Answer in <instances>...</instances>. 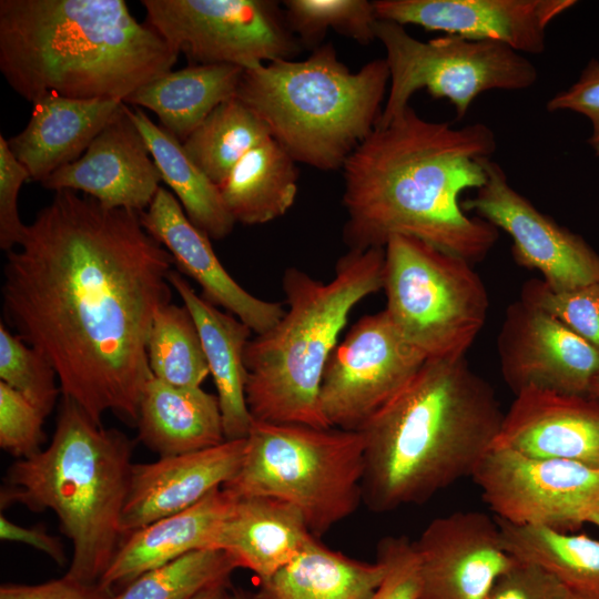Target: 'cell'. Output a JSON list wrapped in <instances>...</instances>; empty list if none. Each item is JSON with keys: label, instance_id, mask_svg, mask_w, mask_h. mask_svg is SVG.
Here are the masks:
<instances>
[{"label": "cell", "instance_id": "1", "mask_svg": "<svg viewBox=\"0 0 599 599\" xmlns=\"http://www.w3.org/2000/svg\"><path fill=\"white\" fill-rule=\"evenodd\" d=\"M172 264L138 212L71 190L57 191L7 253L4 319L97 425L109 410L136 424L152 377L148 338L156 311L171 303Z\"/></svg>", "mask_w": 599, "mask_h": 599}, {"label": "cell", "instance_id": "2", "mask_svg": "<svg viewBox=\"0 0 599 599\" xmlns=\"http://www.w3.org/2000/svg\"><path fill=\"white\" fill-rule=\"evenodd\" d=\"M496 149L485 123L453 128L423 119L410 105L375 128L342 167L348 250L384 248L402 235L471 264L484 260L498 229L469 216L460 196L485 183V163Z\"/></svg>", "mask_w": 599, "mask_h": 599}, {"label": "cell", "instance_id": "3", "mask_svg": "<svg viewBox=\"0 0 599 599\" xmlns=\"http://www.w3.org/2000/svg\"><path fill=\"white\" fill-rule=\"evenodd\" d=\"M504 414L465 357L429 359L359 432L363 504L377 514L420 505L473 476Z\"/></svg>", "mask_w": 599, "mask_h": 599}, {"label": "cell", "instance_id": "4", "mask_svg": "<svg viewBox=\"0 0 599 599\" xmlns=\"http://www.w3.org/2000/svg\"><path fill=\"white\" fill-rule=\"evenodd\" d=\"M177 58L124 0L0 1V71L30 103L47 92L124 102Z\"/></svg>", "mask_w": 599, "mask_h": 599}, {"label": "cell", "instance_id": "5", "mask_svg": "<svg viewBox=\"0 0 599 599\" xmlns=\"http://www.w3.org/2000/svg\"><path fill=\"white\" fill-rule=\"evenodd\" d=\"M134 443L97 425L63 397L50 445L14 461L0 491L1 508L19 504L51 510L72 545L67 576L98 583L124 539L121 520Z\"/></svg>", "mask_w": 599, "mask_h": 599}, {"label": "cell", "instance_id": "6", "mask_svg": "<svg viewBox=\"0 0 599 599\" xmlns=\"http://www.w3.org/2000/svg\"><path fill=\"white\" fill-rule=\"evenodd\" d=\"M385 248L348 250L329 282L290 267L282 278L288 309L244 353L245 398L253 420L329 428L322 377L349 313L383 290Z\"/></svg>", "mask_w": 599, "mask_h": 599}, {"label": "cell", "instance_id": "7", "mask_svg": "<svg viewBox=\"0 0 599 599\" xmlns=\"http://www.w3.org/2000/svg\"><path fill=\"white\" fill-rule=\"evenodd\" d=\"M388 85L385 58L352 72L328 42L305 60L245 69L235 97L296 162L332 171L342 169L375 129Z\"/></svg>", "mask_w": 599, "mask_h": 599}, {"label": "cell", "instance_id": "8", "mask_svg": "<svg viewBox=\"0 0 599 599\" xmlns=\"http://www.w3.org/2000/svg\"><path fill=\"white\" fill-rule=\"evenodd\" d=\"M363 475L361 432L253 420L242 466L222 488L291 504L319 538L363 502Z\"/></svg>", "mask_w": 599, "mask_h": 599}, {"label": "cell", "instance_id": "9", "mask_svg": "<svg viewBox=\"0 0 599 599\" xmlns=\"http://www.w3.org/2000/svg\"><path fill=\"white\" fill-rule=\"evenodd\" d=\"M384 248V309L394 326L427 361L465 357L489 309L473 264L409 236Z\"/></svg>", "mask_w": 599, "mask_h": 599}, {"label": "cell", "instance_id": "10", "mask_svg": "<svg viewBox=\"0 0 599 599\" xmlns=\"http://www.w3.org/2000/svg\"><path fill=\"white\" fill-rule=\"evenodd\" d=\"M375 32L389 70L388 94L375 128L403 113L420 89L435 99H447L460 120L484 92L524 90L538 79L534 63L500 42L448 34L422 41L387 20H378Z\"/></svg>", "mask_w": 599, "mask_h": 599}, {"label": "cell", "instance_id": "11", "mask_svg": "<svg viewBox=\"0 0 599 599\" xmlns=\"http://www.w3.org/2000/svg\"><path fill=\"white\" fill-rule=\"evenodd\" d=\"M145 22L191 64L245 69L293 59L301 43L280 2L271 0H142Z\"/></svg>", "mask_w": 599, "mask_h": 599}, {"label": "cell", "instance_id": "12", "mask_svg": "<svg viewBox=\"0 0 599 599\" xmlns=\"http://www.w3.org/2000/svg\"><path fill=\"white\" fill-rule=\"evenodd\" d=\"M471 478L495 517L572 532L599 509V468L493 447Z\"/></svg>", "mask_w": 599, "mask_h": 599}, {"label": "cell", "instance_id": "13", "mask_svg": "<svg viewBox=\"0 0 599 599\" xmlns=\"http://www.w3.org/2000/svg\"><path fill=\"white\" fill-rule=\"evenodd\" d=\"M426 361L385 309L359 318L336 345L323 373L319 403L326 422L359 432Z\"/></svg>", "mask_w": 599, "mask_h": 599}, {"label": "cell", "instance_id": "14", "mask_svg": "<svg viewBox=\"0 0 599 599\" xmlns=\"http://www.w3.org/2000/svg\"><path fill=\"white\" fill-rule=\"evenodd\" d=\"M486 181L461 202L511 238L516 263L541 274L555 291H570L599 281V254L578 234L558 224L515 190L502 167L485 163Z\"/></svg>", "mask_w": 599, "mask_h": 599}, {"label": "cell", "instance_id": "15", "mask_svg": "<svg viewBox=\"0 0 599 599\" xmlns=\"http://www.w3.org/2000/svg\"><path fill=\"white\" fill-rule=\"evenodd\" d=\"M504 382L516 395L541 388L589 395L599 352L561 319L524 300L510 304L497 337Z\"/></svg>", "mask_w": 599, "mask_h": 599}, {"label": "cell", "instance_id": "16", "mask_svg": "<svg viewBox=\"0 0 599 599\" xmlns=\"http://www.w3.org/2000/svg\"><path fill=\"white\" fill-rule=\"evenodd\" d=\"M414 545L420 599H487L518 561L505 549L496 518L476 510L433 519Z\"/></svg>", "mask_w": 599, "mask_h": 599}, {"label": "cell", "instance_id": "17", "mask_svg": "<svg viewBox=\"0 0 599 599\" xmlns=\"http://www.w3.org/2000/svg\"><path fill=\"white\" fill-rule=\"evenodd\" d=\"M575 0H376L378 20L419 26L470 40L504 43L518 52L539 54L546 29Z\"/></svg>", "mask_w": 599, "mask_h": 599}, {"label": "cell", "instance_id": "18", "mask_svg": "<svg viewBox=\"0 0 599 599\" xmlns=\"http://www.w3.org/2000/svg\"><path fill=\"white\" fill-rule=\"evenodd\" d=\"M161 174L126 104L77 161L57 170L41 185L71 190L105 207L145 211L161 187Z\"/></svg>", "mask_w": 599, "mask_h": 599}, {"label": "cell", "instance_id": "19", "mask_svg": "<svg viewBox=\"0 0 599 599\" xmlns=\"http://www.w3.org/2000/svg\"><path fill=\"white\" fill-rule=\"evenodd\" d=\"M493 447L599 468V399L541 388L515 395Z\"/></svg>", "mask_w": 599, "mask_h": 599}, {"label": "cell", "instance_id": "20", "mask_svg": "<svg viewBox=\"0 0 599 599\" xmlns=\"http://www.w3.org/2000/svg\"><path fill=\"white\" fill-rule=\"evenodd\" d=\"M139 215L145 231L169 251L177 268L201 286L202 296L241 319L253 333L267 332L285 314L282 304L252 295L229 274L210 237L189 220L170 191L160 187Z\"/></svg>", "mask_w": 599, "mask_h": 599}, {"label": "cell", "instance_id": "21", "mask_svg": "<svg viewBox=\"0 0 599 599\" xmlns=\"http://www.w3.org/2000/svg\"><path fill=\"white\" fill-rule=\"evenodd\" d=\"M246 438L197 451L133 464L121 527L123 536L195 505L223 487L242 466Z\"/></svg>", "mask_w": 599, "mask_h": 599}, {"label": "cell", "instance_id": "22", "mask_svg": "<svg viewBox=\"0 0 599 599\" xmlns=\"http://www.w3.org/2000/svg\"><path fill=\"white\" fill-rule=\"evenodd\" d=\"M31 104L26 128L7 141L30 179L41 184L57 170L82 156L120 111L123 101L72 99L47 92Z\"/></svg>", "mask_w": 599, "mask_h": 599}, {"label": "cell", "instance_id": "23", "mask_svg": "<svg viewBox=\"0 0 599 599\" xmlns=\"http://www.w3.org/2000/svg\"><path fill=\"white\" fill-rule=\"evenodd\" d=\"M232 500L221 487L190 508L126 535L98 583L113 595L149 570L195 550L215 549Z\"/></svg>", "mask_w": 599, "mask_h": 599}, {"label": "cell", "instance_id": "24", "mask_svg": "<svg viewBox=\"0 0 599 599\" xmlns=\"http://www.w3.org/2000/svg\"><path fill=\"white\" fill-rule=\"evenodd\" d=\"M313 537L291 504L268 496H233L214 548L264 581L291 562Z\"/></svg>", "mask_w": 599, "mask_h": 599}, {"label": "cell", "instance_id": "25", "mask_svg": "<svg viewBox=\"0 0 599 599\" xmlns=\"http://www.w3.org/2000/svg\"><path fill=\"white\" fill-rule=\"evenodd\" d=\"M169 282L191 313L217 392L226 440L246 438L253 424L245 398V347L252 329L224 313L191 287L177 271Z\"/></svg>", "mask_w": 599, "mask_h": 599}, {"label": "cell", "instance_id": "26", "mask_svg": "<svg viewBox=\"0 0 599 599\" xmlns=\"http://www.w3.org/2000/svg\"><path fill=\"white\" fill-rule=\"evenodd\" d=\"M139 440L160 457L197 451L225 441L216 395L202 387H179L153 375L136 420Z\"/></svg>", "mask_w": 599, "mask_h": 599}, {"label": "cell", "instance_id": "27", "mask_svg": "<svg viewBox=\"0 0 599 599\" xmlns=\"http://www.w3.org/2000/svg\"><path fill=\"white\" fill-rule=\"evenodd\" d=\"M243 71L232 64H190L146 83L124 103L154 112L160 125L183 143L215 108L235 97Z\"/></svg>", "mask_w": 599, "mask_h": 599}, {"label": "cell", "instance_id": "28", "mask_svg": "<svg viewBox=\"0 0 599 599\" xmlns=\"http://www.w3.org/2000/svg\"><path fill=\"white\" fill-rule=\"evenodd\" d=\"M385 571L379 559L361 561L313 537L291 562L260 581L252 595L253 599H369Z\"/></svg>", "mask_w": 599, "mask_h": 599}, {"label": "cell", "instance_id": "29", "mask_svg": "<svg viewBox=\"0 0 599 599\" xmlns=\"http://www.w3.org/2000/svg\"><path fill=\"white\" fill-rule=\"evenodd\" d=\"M296 163L272 138L245 154L219 186L234 221L257 225L283 216L297 194Z\"/></svg>", "mask_w": 599, "mask_h": 599}, {"label": "cell", "instance_id": "30", "mask_svg": "<svg viewBox=\"0 0 599 599\" xmlns=\"http://www.w3.org/2000/svg\"><path fill=\"white\" fill-rule=\"evenodd\" d=\"M126 110L142 134L162 181L175 194L189 220L210 238L231 234L234 219L226 210L220 189L190 159L182 143L155 124L143 109Z\"/></svg>", "mask_w": 599, "mask_h": 599}, {"label": "cell", "instance_id": "31", "mask_svg": "<svg viewBox=\"0 0 599 599\" xmlns=\"http://www.w3.org/2000/svg\"><path fill=\"white\" fill-rule=\"evenodd\" d=\"M495 518L511 556L550 572L576 599H599V540Z\"/></svg>", "mask_w": 599, "mask_h": 599}, {"label": "cell", "instance_id": "32", "mask_svg": "<svg viewBox=\"0 0 599 599\" xmlns=\"http://www.w3.org/2000/svg\"><path fill=\"white\" fill-rule=\"evenodd\" d=\"M270 138L263 120L234 97L215 108L182 145L196 166L220 186L245 154Z\"/></svg>", "mask_w": 599, "mask_h": 599}, {"label": "cell", "instance_id": "33", "mask_svg": "<svg viewBox=\"0 0 599 599\" xmlns=\"http://www.w3.org/2000/svg\"><path fill=\"white\" fill-rule=\"evenodd\" d=\"M146 352L152 375L166 384L201 387L210 374L200 334L185 305L169 303L156 311Z\"/></svg>", "mask_w": 599, "mask_h": 599}, {"label": "cell", "instance_id": "34", "mask_svg": "<svg viewBox=\"0 0 599 599\" xmlns=\"http://www.w3.org/2000/svg\"><path fill=\"white\" fill-rule=\"evenodd\" d=\"M235 569L223 550H195L142 573L108 599H190L207 588L230 585Z\"/></svg>", "mask_w": 599, "mask_h": 599}, {"label": "cell", "instance_id": "35", "mask_svg": "<svg viewBox=\"0 0 599 599\" xmlns=\"http://www.w3.org/2000/svg\"><path fill=\"white\" fill-rule=\"evenodd\" d=\"M286 23L302 47H319L328 29L361 44L376 40L378 21L374 1L367 0H286Z\"/></svg>", "mask_w": 599, "mask_h": 599}, {"label": "cell", "instance_id": "36", "mask_svg": "<svg viewBox=\"0 0 599 599\" xmlns=\"http://www.w3.org/2000/svg\"><path fill=\"white\" fill-rule=\"evenodd\" d=\"M57 373L33 347L0 324V382H3L47 417L58 395Z\"/></svg>", "mask_w": 599, "mask_h": 599}, {"label": "cell", "instance_id": "37", "mask_svg": "<svg viewBox=\"0 0 599 599\" xmlns=\"http://www.w3.org/2000/svg\"><path fill=\"white\" fill-rule=\"evenodd\" d=\"M520 300L550 312L599 352V281L555 291L541 278H531L522 285Z\"/></svg>", "mask_w": 599, "mask_h": 599}, {"label": "cell", "instance_id": "38", "mask_svg": "<svg viewBox=\"0 0 599 599\" xmlns=\"http://www.w3.org/2000/svg\"><path fill=\"white\" fill-rule=\"evenodd\" d=\"M44 416L20 393L0 382V447L24 459L40 453Z\"/></svg>", "mask_w": 599, "mask_h": 599}, {"label": "cell", "instance_id": "39", "mask_svg": "<svg viewBox=\"0 0 599 599\" xmlns=\"http://www.w3.org/2000/svg\"><path fill=\"white\" fill-rule=\"evenodd\" d=\"M377 559L385 576L369 599H420L419 561L414 540L387 536L377 545Z\"/></svg>", "mask_w": 599, "mask_h": 599}, {"label": "cell", "instance_id": "40", "mask_svg": "<svg viewBox=\"0 0 599 599\" xmlns=\"http://www.w3.org/2000/svg\"><path fill=\"white\" fill-rule=\"evenodd\" d=\"M29 179V172L0 135V247L7 252L19 244L24 231L26 224L18 213V194Z\"/></svg>", "mask_w": 599, "mask_h": 599}, {"label": "cell", "instance_id": "41", "mask_svg": "<svg viewBox=\"0 0 599 599\" xmlns=\"http://www.w3.org/2000/svg\"><path fill=\"white\" fill-rule=\"evenodd\" d=\"M487 599H576L573 595L544 568L518 560L502 573Z\"/></svg>", "mask_w": 599, "mask_h": 599}, {"label": "cell", "instance_id": "42", "mask_svg": "<svg viewBox=\"0 0 599 599\" xmlns=\"http://www.w3.org/2000/svg\"><path fill=\"white\" fill-rule=\"evenodd\" d=\"M546 108L549 112L571 111L586 116L591 124L587 143L599 156V59H591L578 80L550 98Z\"/></svg>", "mask_w": 599, "mask_h": 599}, {"label": "cell", "instance_id": "43", "mask_svg": "<svg viewBox=\"0 0 599 599\" xmlns=\"http://www.w3.org/2000/svg\"><path fill=\"white\" fill-rule=\"evenodd\" d=\"M112 593L99 583H84L64 575L38 585L3 583L0 599H108Z\"/></svg>", "mask_w": 599, "mask_h": 599}, {"label": "cell", "instance_id": "44", "mask_svg": "<svg viewBox=\"0 0 599 599\" xmlns=\"http://www.w3.org/2000/svg\"><path fill=\"white\" fill-rule=\"evenodd\" d=\"M0 538L4 541L20 542L32 546L48 555L58 565H64L65 552L62 541L45 531L41 526L23 527L0 516Z\"/></svg>", "mask_w": 599, "mask_h": 599}, {"label": "cell", "instance_id": "45", "mask_svg": "<svg viewBox=\"0 0 599 599\" xmlns=\"http://www.w3.org/2000/svg\"><path fill=\"white\" fill-rule=\"evenodd\" d=\"M231 583L207 588L190 599H231Z\"/></svg>", "mask_w": 599, "mask_h": 599}, {"label": "cell", "instance_id": "46", "mask_svg": "<svg viewBox=\"0 0 599 599\" xmlns=\"http://www.w3.org/2000/svg\"><path fill=\"white\" fill-rule=\"evenodd\" d=\"M231 599H253V595L240 588L231 587Z\"/></svg>", "mask_w": 599, "mask_h": 599}, {"label": "cell", "instance_id": "47", "mask_svg": "<svg viewBox=\"0 0 599 599\" xmlns=\"http://www.w3.org/2000/svg\"><path fill=\"white\" fill-rule=\"evenodd\" d=\"M589 396L599 399V373H598V375L595 377V379H593V382H592V384H591V388H590V392H589Z\"/></svg>", "mask_w": 599, "mask_h": 599}, {"label": "cell", "instance_id": "48", "mask_svg": "<svg viewBox=\"0 0 599 599\" xmlns=\"http://www.w3.org/2000/svg\"><path fill=\"white\" fill-rule=\"evenodd\" d=\"M588 522L599 527V509L589 518Z\"/></svg>", "mask_w": 599, "mask_h": 599}, {"label": "cell", "instance_id": "49", "mask_svg": "<svg viewBox=\"0 0 599 599\" xmlns=\"http://www.w3.org/2000/svg\"><path fill=\"white\" fill-rule=\"evenodd\" d=\"M599 59V58H598Z\"/></svg>", "mask_w": 599, "mask_h": 599}]
</instances>
